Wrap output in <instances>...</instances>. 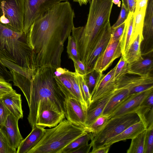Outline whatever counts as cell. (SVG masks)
Returning <instances> with one entry per match:
<instances>
[{
  "label": "cell",
  "mask_w": 153,
  "mask_h": 153,
  "mask_svg": "<svg viewBox=\"0 0 153 153\" xmlns=\"http://www.w3.org/2000/svg\"></svg>",
  "instance_id": "obj_51"
},
{
  "label": "cell",
  "mask_w": 153,
  "mask_h": 153,
  "mask_svg": "<svg viewBox=\"0 0 153 153\" xmlns=\"http://www.w3.org/2000/svg\"><path fill=\"white\" fill-rule=\"evenodd\" d=\"M16 149L10 146L1 130L0 128V153H16Z\"/></svg>",
  "instance_id": "obj_35"
},
{
  "label": "cell",
  "mask_w": 153,
  "mask_h": 153,
  "mask_svg": "<svg viewBox=\"0 0 153 153\" xmlns=\"http://www.w3.org/2000/svg\"><path fill=\"white\" fill-rule=\"evenodd\" d=\"M128 63L122 55L118 63L115 66L114 78L115 79L127 74Z\"/></svg>",
  "instance_id": "obj_36"
},
{
  "label": "cell",
  "mask_w": 153,
  "mask_h": 153,
  "mask_svg": "<svg viewBox=\"0 0 153 153\" xmlns=\"http://www.w3.org/2000/svg\"><path fill=\"white\" fill-rule=\"evenodd\" d=\"M64 108L65 116L67 120L75 125L84 128L86 112L82 109L77 99L65 97Z\"/></svg>",
  "instance_id": "obj_11"
},
{
  "label": "cell",
  "mask_w": 153,
  "mask_h": 153,
  "mask_svg": "<svg viewBox=\"0 0 153 153\" xmlns=\"http://www.w3.org/2000/svg\"><path fill=\"white\" fill-rule=\"evenodd\" d=\"M122 1L128 9L129 13H134L135 8L136 0H122Z\"/></svg>",
  "instance_id": "obj_45"
},
{
  "label": "cell",
  "mask_w": 153,
  "mask_h": 153,
  "mask_svg": "<svg viewBox=\"0 0 153 153\" xmlns=\"http://www.w3.org/2000/svg\"><path fill=\"white\" fill-rule=\"evenodd\" d=\"M19 119L10 113L3 124L0 126L11 147L16 149L24 139L19 128Z\"/></svg>",
  "instance_id": "obj_15"
},
{
  "label": "cell",
  "mask_w": 153,
  "mask_h": 153,
  "mask_svg": "<svg viewBox=\"0 0 153 153\" xmlns=\"http://www.w3.org/2000/svg\"><path fill=\"white\" fill-rule=\"evenodd\" d=\"M135 111L146 129L153 127V107L140 105Z\"/></svg>",
  "instance_id": "obj_28"
},
{
  "label": "cell",
  "mask_w": 153,
  "mask_h": 153,
  "mask_svg": "<svg viewBox=\"0 0 153 153\" xmlns=\"http://www.w3.org/2000/svg\"><path fill=\"white\" fill-rule=\"evenodd\" d=\"M148 0H136L134 11H137L144 7H146Z\"/></svg>",
  "instance_id": "obj_47"
},
{
  "label": "cell",
  "mask_w": 153,
  "mask_h": 153,
  "mask_svg": "<svg viewBox=\"0 0 153 153\" xmlns=\"http://www.w3.org/2000/svg\"><path fill=\"white\" fill-rule=\"evenodd\" d=\"M69 0H24L23 32L26 34L34 21L54 5Z\"/></svg>",
  "instance_id": "obj_8"
},
{
  "label": "cell",
  "mask_w": 153,
  "mask_h": 153,
  "mask_svg": "<svg viewBox=\"0 0 153 153\" xmlns=\"http://www.w3.org/2000/svg\"><path fill=\"white\" fill-rule=\"evenodd\" d=\"M92 146L88 143L82 145L72 151L71 153H88Z\"/></svg>",
  "instance_id": "obj_44"
},
{
  "label": "cell",
  "mask_w": 153,
  "mask_h": 153,
  "mask_svg": "<svg viewBox=\"0 0 153 153\" xmlns=\"http://www.w3.org/2000/svg\"><path fill=\"white\" fill-rule=\"evenodd\" d=\"M14 90L9 82L0 77V97Z\"/></svg>",
  "instance_id": "obj_39"
},
{
  "label": "cell",
  "mask_w": 153,
  "mask_h": 153,
  "mask_svg": "<svg viewBox=\"0 0 153 153\" xmlns=\"http://www.w3.org/2000/svg\"><path fill=\"white\" fill-rule=\"evenodd\" d=\"M115 69V67L106 75L101 74L91 94V103L117 89L114 78Z\"/></svg>",
  "instance_id": "obj_12"
},
{
  "label": "cell",
  "mask_w": 153,
  "mask_h": 153,
  "mask_svg": "<svg viewBox=\"0 0 153 153\" xmlns=\"http://www.w3.org/2000/svg\"><path fill=\"white\" fill-rule=\"evenodd\" d=\"M141 44L142 55L153 52V0H148L144 19Z\"/></svg>",
  "instance_id": "obj_10"
},
{
  "label": "cell",
  "mask_w": 153,
  "mask_h": 153,
  "mask_svg": "<svg viewBox=\"0 0 153 153\" xmlns=\"http://www.w3.org/2000/svg\"><path fill=\"white\" fill-rule=\"evenodd\" d=\"M65 73L67 74L71 83L77 99L79 101L82 108L86 112L88 106L81 91L78 74L75 72H72L68 69Z\"/></svg>",
  "instance_id": "obj_27"
},
{
  "label": "cell",
  "mask_w": 153,
  "mask_h": 153,
  "mask_svg": "<svg viewBox=\"0 0 153 153\" xmlns=\"http://www.w3.org/2000/svg\"><path fill=\"white\" fill-rule=\"evenodd\" d=\"M146 129L140 132L131 139L127 153H144L145 140Z\"/></svg>",
  "instance_id": "obj_29"
},
{
  "label": "cell",
  "mask_w": 153,
  "mask_h": 153,
  "mask_svg": "<svg viewBox=\"0 0 153 153\" xmlns=\"http://www.w3.org/2000/svg\"><path fill=\"white\" fill-rule=\"evenodd\" d=\"M129 13L128 9L122 2L121 10L118 18L116 23L111 26V29H114L125 22Z\"/></svg>",
  "instance_id": "obj_38"
},
{
  "label": "cell",
  "mask_w": 153,
  "mask_h": 153,
  "mask_svg": "<svg viewBox=\"0 0 153 153\" xmlns=\"http://www.w3.org/2000/svg\"><path fill=\"white\" fill-rule=\"evenodd\" d=\"M0 59L35 70L33 51L28 44L26 34L13 31L0 23Z\"/></svg>",
  "instance_id": "obj_3"
},
{
  "label": "cell",
  "mask_w": 153,
  "mask_h": 153,
  "mask_svg": "<svg viewBox=\"0 0 153 153\" xmlns=\"http://www.w3.org/2000/svg\"><path fill=\"white\" fill-rule=\"evenodd\" d=\"M140 105H145L153 107V92L150 93L143 100Z\"/></svg>",
  "instance_id": "obj_46"
},
{
  "label": "cell",
  "mask_w": 153,
  "mask_h": 153,
  "mask_svg": "<svg viewBox=\"0 0 153 153\" xmlns=\"http://www.w3.org/2000/svg\"><path fill=\"white\" fill-rule=\"evenodd\" d=\"M10 113L0 97V127L3 124Z\"/></svg>",
  "instance_id": "obj_41"
},
{
  "label": "cell",
  "mask_w": 153,
  "mask_h": 153,
  "mask_svg": "<svg viewBox=\"0 0 153 153\" xmlns=\"http://www.w3.org/2000/svg\"><path fill=\"white\" fill-rule=\"evenodd\" d=\"M78 75L81 91L88 107L91 102V94L85 80L84 75H81L79 74Z\"/></svg>",
  "instance_id": "obj_34"
},
{
  "label": "cell",
  "mask_w": 153,
  "mask_h": 153,
  "mask_svg": "<svg viewBox=\"0 0 153 153\" xmlns=\"http://www.w3.org/2000/svg\"><path fill=\"white\" fill-rule=\"evenodd\" d=\"M142 56V59L128 63L127 74L139 76L153 74V52Z\"/></svg>",
  "instance_id": "obj_17"
},
{
  "label": "cell",
  "mask_w": 153,
  "mask_h": 153,
  "mask_svg": "<svg viewBox=\"0 0 153 153\" xmlns=\"http://www.w3.org/2000/svg\"><path fill=\"white\" fill-rule=\"evenodd\" d=\"M101 73H100L94 69L84 75L85 80L90 94L93 90Z\"/></svg>",
  "instance_id": "obj_32"
},
{
  "label": "cell",
  "mask_w": 153,
  "mask_h": 153,
  "mask_svg": "<svg viewBox=\"0 0 153 153\" xmlns=\"http://www.w3.org/2000/svg\"><path fill=\"white\" fill-rule=\"evenodd\" d=\"M113 4L112 0H91L87 22L82 29L83 37L94 40L101 35L110 22Z\"/></svg>",
  "instance_id": "obj_5"
},
{
  "label": "cell",
  "mask_w": 153,
  "mask_h": 153,
  "mask_svg": "<svg viewBox=\"0 0 153 153\" xmlns=\"http://www.w3.org/2000/svg\"><path fill=\"white\" fill-rule=\"evenodd\" d=\"M86 133L83 127L64 119L55 127L45 129L40 141L27 153H60L71 142Z\"/></svg>",
  "instance_id": "obj_4"
},
{
  "label": "cell",
  "mask_w": 153,
  "mask_h": 153,
  "mask_svg": "<svg viewBox=\"0 0 153 153\" xmlns=\"http://www.w3.org/2000/svg\"><path fill=\"white\" fill-rule=\"evenodd\" d=\"M65 118V114L53 110H46L39 115L36 125L44 128H52L56 126Z\"/></svg>",
  "instance_id": "obj_21"
},
{
  "label": "cell",
  "mask_w": 153,
  "mask_h": 153,
  "mask_svg": "<svg viewBox=\"0 0 153 153\" xmlns=\"http://www.w3.org/2000/svg\"><path fill=\"white\" fill-rule=\"evenodd\" d=\"M45 129L36 125L30 133L22 141L17 148L16 153H27L40 141L45 132Z\"/></svg>",
  "instance_id": "obj_20"
},
{
  "label": "cell",
  "mask_w": 153,
  "mask_h": 153,
  "mask_svg": "<svg viewBox=\"0 0 153 153\" xmlns=\"http://www.w3.org/2000/svg\"><path fill=\"white\" fill-rule=\"evenodd\" d=\"M110 116V114H102L90 126L84 128L87 133H91L94 136L111 118Z\"/></svg>",
  "instance_id": "obj_31"
},
{
  "label": "cell",
  "mask_w": 153,
  "mask_h": 153,
  "mask_svg": "<svg viewBox=\"0 0 153 153\" xmlns=\"http://www.w3.org/2000/svg\"><path fill=\"white\" fill-rule=\"evenodd\" d=\"M146 7L142 8L139 10L134 12L132 32L130 45L135 40L138 34H142L143 22Z\"/></svg>",
  "instance_id": "obj_26"
},
{
  "label": "cell",
  "mask_w": 153,
  "mask_h": 153,
  "mask_svg": "<svg viewBox=\"0 0 153 153\" xmlns=\"http://www.w3.org/2000/svg\"><path fill=\"white\" fill-rule=\"evenodd\" d=\"M115 80L117 89H127L129 95L153 88V74L139 76L126 74Z\"/></svg>",
  "instance_id": "obj_9"
},
{
  "label": "cell",
  "mask_w": 153,
  "mask_h": 153,
  "mask_svg": "<svg viewBox=\"0 0 153 153\" xmlns=\"http://www.w3.org/2000/svg\"><path fill=\"white\" fill-rule=\"evenodd\" d=\"M152 92L153 88L129 95L111 113V118L135 111L140 106L145 98Z\"/></svg>",
  "instance_id": "obj_14"
},
{
  "label": "cell",
  "mask_w": 153,
  "mask_h": 153,
  "mask_svg": "<svg viewBox=\"0 0 153 153\" xmlns=\"http://www.w3.org/2000/svg\"><path fill=\"white\" fill-rule=\"evenodd\" d=\"M74 17L71 4L66 1L56 4L34 21L26 36L33 51L35 69L61 67L64 44L74 26Z\"/></svg>",
  "instance_id": "obj_1"
},
{
  "label": "cell",
  "mask_w": 153,
  "mask_h": 153,
  "mask_svg": "<svg viewBox=\"0 0 153 153\" xmlns=\"http://www.w3.org/2000/svg\"><path fill=\"white\" fill-rule=\"evenodd\" d=\"M94 137L93 134L87 133L75 139L64 148L60 153H71L74 149L83 145L88 143Z\"/></svg>",
  "instance_id": "obj_30"
},
{
  "label": "cell",
  "mask_w": 153,
  "mask_h": 153,
  "mask_svg": "<svg viewBox=\"0 0 153 153\" xmlns=\"http://www.w3.org/2000/svg\"><path fill=\"white\" fill-rule=\"evenodd\" d=\"M116 90L91 103L86 111L84 128L90 126L99 116L102 114L106 105L115 93Z\"/></svg>",
  "instance_id": "obj_18"
},
{
  "label": "cell",
  "mask_w": 153,
  "mask_h": 153,
  "mask_svg": "<svg viewBox=\"0 0 153 153\" xmlns=\"http://www.w3.org/2000/svg\"><path fill=\"white\" fill-rule=\"evenodd\" d=\"M75 72L81 75L86 74L85 67L84 64L80 60L73 61Z\"/></svg>",
  "instance_id": "obj_43"
},
{
  "label": "cell",
  "mask_w": 153,
  "mask_h": 153,
  "mask_svg": "<svg viewBox=\"0 0 153 153\" xmlns=\"http://www.w3.org/2000/svg\"><path fill=\"white\" fill-rule=\"evenodd\" d=\"M0 77L8 82L12 81V77L10 72L0 61Z\"/></svg>",
  "instance_id": "obj_42"
},
{
  "label": "cell",
  "mask_w": 153,
  "mask_h": 153,
  "mask_svg": "<svg viewBox=\"0 0 153 153\" xmlns=\"http://www.w3.org/2000/svg\"><path fill=\"white\" fill-rule=\"evenodd\" d=\"M68 38V41L67 47V52L69 58L73 61L80 60L74 39L71 35L69 36Z\"/></svg>",
  "instance_id": "obj_33"
},
{
  "label": "cell",
  "mask_w": 153,
  "mask_h": 153,
  "mask_svg": "<svg viewBox=\"0 0 153 153\" xmlns=\"http://www.w3.org/2000/svg\"><path fill=\"white\" fill-rule=\"evenodd\" d=\"M67 69L65 68H62L61 67L58 68L55 70L54 72V76H59L64 74L66 71Z\"/></svg>",
  "instance_id": "obj_49"
},
{
  "label": "cell",
  "mask_w": 153,
  "mask_h": 153,
  "mask_svg": "<svg viewBox=\"0 0 153 153\" xmlns=\"http://www.w3.org/2000/svg\"><path fill=\"white\" fill-rule=\"evenodd\" d=\"M111 28L110 22L106 25L96 45L91 54L85 67L86 74L94 70L98 58L106 48L111 38Z\"/></svg>",
  "instance_id": "obj_16"
},
{
  "label": "cell",
  "mask_w": 153,
  "mask_h": 153,
  "mask_svg": "<svg viewBox=\"0 0 153 153\" xmlns=\"http://www.w3.org/2000/svg\"><path fill=\"white\" fill-rule=\"evenodd\" d=\"M24 0H0V23L18 33H24Z\"/></svg>",
  "instance_id": "obj_7"
},
{
  "label": "cell",
  "mask_w": 153,
  "mask_h": 153,
  "mask_svg": "<svg viewBox=\"0 0 153 153\" xmlns=\"http://www.w3.org/2000/svg\"><path fill=\"white\" fill-rule=\"evenodd\" d=\"M112 2L113 3L117 5L118 7H120L121 5V1L120 0H112Z\"/></svg>",
  "instance_id": "obj_50"
},
{
  "label": "cell",
  "mask_w": 153,
  "mask_h": 153,
  "mask_svg": "<svg viewBox=\"0 0 153 153\" xmlns=\"http://www.w3.org/2000/svg\"><path fill=\"white\" fill-rule=\"evenodd\" d=\"M144 153H153V128L146 129Z\"/></svg>",
  "instance_id": "obj_37"
},
{
  "label": "cell",
  "mask_w": 153,
  "mask_h": 153,
  "mask_svg": "<svg viewBox=\"0 0 153 153\" xmlns=\"http://www.w3.org/2000/svg\"><path fill=\"white\" fill-rule=\"evenodd\" d=\"M139 120V117L135 111L111 117L91 140L90 143L92 149L90 153L104 146L111 139Z\"/></svg>",
  "instance_id": "obj_6"
},
{
  "label": "cell",
  "mask_w": 153,
  "mask_h": 153,
  "mask_svg": "<svg viewBox=\"0 0 153 153\" xmlns=\"http://www.w3.org/2000/svg\"><path fill=\"white\" fill-rule=\"evenodd\" d=\"M110 146H104L97 149L92 153H107L109 151Z\"/></svg>",
  "instance_id": "obj_48"
},
{
  "label": "cell",
  "mask_w": 153,
  "mask_h": 153,
  "mask_svg": "<svg viewBox=\"0 0 153 153\" xmlns=\"http://www.w3.org/2000/svg\"><path fill=\"white\" fill-rule=\"evenodd\" d=\"M142 34H139L130 45L125 54L122 55L128 63L138 61L143 58L141 50V44L143 40Z\"/></svg>",
  "instance_id": "obj_23"
},
{
  "label": "cell",
  "mask_w": 153,
  "mask_h": 153,
  "mask_svg": "<svg viewBox=\"0 0 153 153\" xmlns=\"http://www.w3.org/2000/svg\"><path fill=\"white\" fill-rule=\"evenodd\" d=\"M146 129L144 124L140 120L128 127L120 134L111 139L104 146H110L114 143L119 141L131 139Z\"/></svg>",
  "instance_id": "obj_22"
},
{
  "label": "cell",
  "mask_w": 153,
  "mask_h": 153,
  "mask_svg": "<svg viewBox=\"0 0 153 153\" xmlns=\"http://www.w3.org/2000/svg\"><path fill=\"white\" fill-rule=\"evenodd\" d=\"M121 56L120 40L109 41L104 52L97 59L94 69L102 73L112 65L115 59Z\"/></svg>",
  "instance_id": "obj_13"
},
{
  "label": "cell",
  "mask_w": 153,
  "mask_h": 153,
  "mask_svg": "<svg viewBox=\"0 0 153 153\" xmlns=\"http://www.w3.org/2000/svg\"><path fill=\"white\" fill-rule=\"evenodd\" d=\"M133 13H129L125 21V26L120 39L122 55L125 54L130 46L133 22Z\"/></svg>",
  "instance_id": "obj_25"
},
{
  "label": "cell",
  "mask_w": 153,
  "mask_h": 153,
  "mask_svg": "<svg viewBox=\"0 0 153 153\" xmlns=\"http://www.w3.org/2000/svg\"><path fill=\"white\" fill-rule=\"evenodd\" d=\"M129 95L128 89H117L115 93L106 105L102 114H110Z\"/></svg>",
  "instance_id": "obj_24"
},
{
  "label": "cell",
  "mask_w": 153,
  "mask_h": 153,
  "mask_svg": "<svg viewBox=\"0 0 153 153\" xmlns=\"http://www.w3.org/2000/svg\"><path fill=\"white\" fill-rule=\"evenodd\" d=\"M125 26V22L116 28L111 29L110 41L113 42L120 40Z\"/></svg>",
  "instance_id": "obj_40"
},
{
  "label": "cell",
  "mask_w": 153,
  "mask_h": 153,
  "mask_svg": "<svg viewBox=\"0 0 153 153\" xmlns=\"http://www.w3.org/2000/svg\"><path fill=\"white\" fill-rule=\"evenodd\" d=\"M55 69L45 66L38 68L33 73L19 70L12 73L13 85L21 90L27 101L29 108L27 120L32 128L44 111L53 110L65 114V96L55 79Z\"/></svg>",
  "instance_id": "obj_2"
},
{
  "label": "cell",
  "mask_w": 153,
  "mask_h": 153,
  "mask_svg": "<svg viewBox=\"0 0 153 153\" xmlns=\"http://www.w3.org/2000/svg\"><path fill=\"white\" fill-rule=\"evenodd\" d=\"M6 107L19 120L23 117L21 95L14 91L7 93L0 97Z\"/></svg>",
  "instance_id": "obj_19"
}]
</instances>
